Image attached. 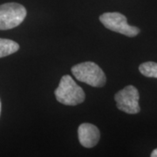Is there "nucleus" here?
I'll list each match as a JSON object with an SVG mask.
<instances>
[{
    "mask_svg": "<svg viewBox=\"0 0 157 157\" xmlns=\"http://www.w3.org/2000/svg\"><path fill=\"white\" fill-rule=\"evenodd\" d=\"M56 100L67 106H76L82 103L86 99L83 89L76 84L70 75H64L59 81V86L54 91Z\"/></svg>",
    "mask_w": 157,
    "mask_h": 157,
    "instance_id": "nucleus-1",
    "label": "nucleus"
},
{
    "mask_svg": "<svg viewBox=\"0 0 157 157\" xmlns=\"http://www.w3.org/2000/svg\"><path fill=\"white\" fill-rule=\"evenodd\" d=\"M72 73L78 81L94 87H102L106 84V75L94 62H83L72 67Z\"/></svg>",
    "mask_w": 157,
    "mask_h": 157,
    "instance_id": "nucleus-2",
    "label": "nucleus"
},
{
    "mask_svg": "<svg viewBox=\"0 0 157 157\" xmlns=\"http://www.w3.org/2000/svg\"><path fill=\"white\" fill-rule=\"evenodd\" d=\"M26 9L17 3H6L0 6V30H9L18 26L25 20Z\"/></svg>",
    "mask_w": 157,
    "mask_h": 157,
    "instance_id": "nucleus-3",
    "label": "nucleus"
},
{
    "mask_svg": "<svg viewBox=\"0 0 157 157\" xmlns=\"http://www.w3.org/2000/svg\"><path fill=\"white\" fill-rule=\"evenodd\" d=\"M100 21L108 30L128 37H135L140 33V29L136 26L129 25L127 17L119 12L103 13L100 16Z\"/></svg>",
    "mask_w": 157,
    "mask_h": 157,
    "instance_id": "nucleus-4",
    "label": "nucleus"
},
{
    "mask_svg": "<svg viewBox=\"0 0 157 157\" xmlns=\"http://www.w3.org/2000/svg\"><path fill=\"white\" fill-rule=\"evenodd\" d=\"M139 99V91L134 86L124 87L114 95L118 109L129 114H135L140 111Z\"/></svg>",
    "mask_w": 157,
    "mask_h": 157,
    "instance_id": "nucleus-5",
    "label": "nucleus"
},
{
    "mask_svg": "<svg viewBox=\"0 0 157 157\" xmlns=\"http://www.w3.org/2000/svg\"><path fill=\"white\" fill-rule=\"evenodd\" d=\"M78 137L80 144L85 147H94L101 138L99 128L90 123L81 124L78 128Z\"/></svg>",
    "mask_w": 157,
    "mask_h": 157,
    "instance_id": "nucleus-6",
    "label": "nucleus"
},
{
    "mask_svg": "<svg viewBox=\"0 0 157 157\" xmlns=\"http://www.w3.org/2000/svg\"><path fill=\"white\" fill-rule=\"evenodd\" d=\"M19 45L17 42L7 39H0V58L9 56L17 52Z\"/></svg>",
    "mask_w": 157,
    "mask_h": 157,
    "instance_id": "nucleus-7",
    "label": "nucleus"
},
{
    "mask_svg": "<svg viewBox=\"0 0 157 157\" xmlns=\"http://www.w3.org/2000/svg\"><path fill=\"white\" fill-rule=\"evenodd\" d=\"M139 71L141 74L147 78H157V63L156 62H144L139 67Z\"/></svg>",
    "mask_w": 157,
    "mask_h": 157,
    "instance_id": "nucleus-8",
    "label": "nucleus"
},
{
    "mask_svg": "<svg viewBox=\"0 0 157 157\" xmlns=\"http://www.w3.org/2000/svg\"><path fill=\"white\" fill-rule=\"evenodd\" d=\"M151 156L152 157H157V148H155V149L154 151L152 152Z\"/></svg>",
    "mask_w": 157,
    "mask_h": 157,
    "instance_id": "nucleus-9",
    "label": "nucleus"
},
{
    "mask_svg": "<svg viewBox=\"0 0 157 157\" xmlns=\"http://www.w3.org/2000/svg\"><path fill=\"white\" fill-rule=\"evenodd\" d=\"M0 114H1V101H0Z\"/></svg>",
    "mask_w": 157,
    "mask_h": 157,
    "instance_id": "nucleus-10",
    "label": "nucleus"
}]
</instances>
